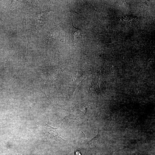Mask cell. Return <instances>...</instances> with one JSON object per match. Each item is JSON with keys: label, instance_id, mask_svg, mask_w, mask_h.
Returning a JSON list of instances; mask_svg holds the SVG:
<instances>
[{"label": "cell", "instance_id": "obj_1", "mask_svg": "<svg viewBox=\"0 0 155 155\" xmlns=\"http://www.w3.org/2000/svg\"><path fill=\"white\" fill-rule=\"evenodd\" d=\"M51 11L50 9H47L44 11L34 13L31 23L30 33L28 36V43L36 38L41 28L46 23L47 15Z\"/></svg>", "mask_w": 155, "mask_h": 155}, {"label": "cell", "instance_id": "obj_2", "mask_svg": "<svg viewBox=\"0 0 155 155\" xmlns=\"http://www.w3.org/2000/svg\"><path fill=\"white\" fill-rule=\"evenodd\" d=\"M44 126L43 132L48 137L63 142H68L60 136L57 131V128H54L46 124H45Z\"/></svg>", "mask_w": 155, "mask_h": 155}, {"label": "cell", "instance_id": "obj_3", "mask_svg": "<svg viewBox=\"0 0 155 155\" xmlns=\"http://www.w3.org/2000/svg\"><path fill=\"white\" fill-rule=\"evenodd\" d=\"M70 32L71 35V39L72 40L73 45L76 48L74 43V40L75 36L77 35L78 37L79 36H82V31L81 29L77 28L74 26L73 24H70Z\"/></svg>", "mask_w": 155, "mask_h": 155}]
</instances>
